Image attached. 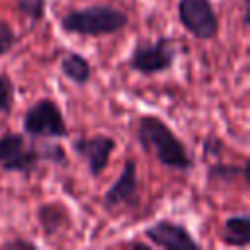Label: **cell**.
Segmentation results:
<instances>
[{"mask_svg": "<svg viewBox=\"0 0 250 250\" xmlns=\"http://www.w3.org/2000/svg\"><path fill=\"white\" fill-rule=\"evenodd\" d=\"M135 139L139 146L148 152L158 164L170 170L189 172L193 158L182 139L158 115H141L135 121Z\"/></svg>", "mask_w": 250, "mask_h": 250, "instance_id": "obj_1", "label": "cell"}, {"mask_svg": "<svg viewBox=\"0 0 250 250\" xmlns=\"http://www.w3.org/2000/svg\"><path fill=\"white\" fill-rule=\"evenodd\" d=\"M129 23L125 10L111 4H92L86 8L68 10L61 16L59 25L64 33L82 37H107L123 31Z\"/></svg>", "mask_w": 250, "mask_h": 250, "instance_id": "obj_2", "label": "cell"}, {"mask_svg": "<svg viewBox=\"0 0 250 250\" xmlns=\"http://www.w3.org/2000/svg\"><path fill=\"white\" fill-rule=\"evenodd\" d=\"M176 43L170 37H156V39H141L135 43L127 66L133 72L143 76H154L170 70L176 62Z\"/></svg>", "mask_w": 250, "mask_h": 250, "instance_id": "obj_3", "label": "cell"}, {"mask_svg": "<svg viewBox=\"0 0 250 250\" xmlns=\"http://www.w3.org/2000/svg\"><path fill=\"white\" fill-rule=\"evenodd\" d=\"M21 127H23V133L35 141L68 137L66 119L59 104L53 102L51 98H41L35 104H31L23 113Z\"/></svg>", "mask_w": 250, "mask_h": 250, "instance_id": "obj_4", "label": "cell"}, {"mask_svg": "<svg viewBox=\"0 0 250 250\" xmlns=\"http://www.w3.org/2000/svg\"><path fill=\"white\" fill-rule=\"evenodd\" d=\"M41 162L39 141L29 139L25 133H2L0 135V168L21 176H31Z\"/></svg>", "mask_w": 250, "mask_h": 250, "instance_id": "obj_5", "label": "cell"}, {"mask_svg": "<svg viewBox=\"0 0 250 250\" xmlns=\"http://www.w3.org/2000/svg\"><path fill=\"white\" fill-rule=\"evenodd\" d=\"M178 21L199 41H211L219 35V16L211 0H178Z\"/></svg>", "mask_w": 250, "mask_h": 250, "instance_id": "obj_6", "label": "cell"}, {"mask_svg": "<svg viewBox=\"0 0 250 250\" xmlns=\"http://www.w3.org/2000/svg\"><path fill=\"white\" fill-rule=\"evenodd\" d=\"M72 150L76 156H80L84 160V164L88 166V172L92 178H100L107 164L109 158L117 146V141L111 135H104V133H96V135H82L76 137L70 143Z\"/></svg>", "mask_w": 250, "mask_h": 250, "instance_id": "obj_7", "label": "cell"}, {"mask_svg": "<svg viewBox=\"0 0 250 250\" xmlns=\"http://www.w3.org/2000/svg\"><path fill=\"white\" fill-rule=\"evenodd\" d=\"M141 195H139V174H137V162L133 158H127L117 180L105 189L102 197V205L107 211H119V209H135L139 207Z\"/></svg>", "mask_w": 250, "mask_h": 250, "instance_id": "obj_8", "label": "cell"}, {"mask_svg": "<svg viewBox=\"0 0 250 250\" xmlns=\"http://www.w3.org/2000/svg\"><path fill=\"white\" fill-rule=\"evenodd\" d=\"M143 236L152 246L164 250H197L201 246L182 223H176L172 219H160L148 225L143 230Z\"/></svg>", "mask_w": 250, "mask_h": 250, "instance_id": "obj_9", "label": "cell"}, {"mask_svg": "<svg viewBox=\"0 0 250 250\" xmlns=\"http://www.w3.org/2000/svg\"><path fill=\"white\" fill-rule=\"evenodd\" d=\"M59 68H61L62 76L70 84H74V86H86V84H90L92 74H94V68H92L90 61L84 55L74 53V51H68V53H64L61 57Z\"/></svg>", "mask_w": 250, "mask_h": 250, "instance_id": "obj_10", "label": "cell"}, {"mask_svg": "<svg viewBox=\"0 0 250 250\" xmlns=\"http://www.w3.org/2000/svg\"><path fill=\"white\" fill-rule=\"evenodd\" d=\"M207 184L221 188V186H234L238 180L248 186V162L244 160L242 164H225V162H215L207 168Z\"/></svg>", "mask_w": 250, "mask_h": 250, "instance_id": "obj_11", "label": "cell"}, {"mask_svg": "<svg viewBox=\"0 0 250 250\" xmlns=\"http://www.w3.org/2000/svg\"><path fill=\"white\" fill-rule=\"evenodd\" d=\"M219 236L227 246L246 248L250 244V215L248 213H238V215L227 217Z\"/></svg>", "mask_w": 250, "mask_h": 250, "instance_id": "obj_12", "label": "cell"}, {"mask_svg": "<svg viewBox=\"0 0 250 250\" xmlns=\"http://www.w3.org/2000/svg\"><path fill=\"white\" fill-rule=\"evenodd\" d=\"M37 221H39V227L43 229L45 236H53L55 232H59L66 223H68V213L66 209L53 201V203H43L39 209H37Z\"/></svg>", "mask_w": 250, "mask_h": 250, "instance_id": "obj_13", "label": "cell"}, {"mask_svg": "<svg viewBox=\"0 0 250 250\" xmlns=\"http://www.w3.org/2000/svg\"><path fill=\"white\" fill-rule=\"evenodd\" d=\"M16 102V84L8 72H0V115H10Z\"/></svg>", "mask_w": 250, "mask_h": 250, "instance_id": "obj_14", "label": "cell"}, {"mask_svg": "<svg viewBox=\"0 0 250 250\" xmlns=\"http://www.w3.org/2000/svg\"><path fill=\"white\" fill-rule=\"evenodd\" d=\"M45 8H47V0H16V10L33 23L43 20Z\"/></svg>", "mask_w": 250, "mask_h": 250, "instance_id": "obj_15", "label": "cell"}, {"mask_svg": "<svg viewBox=\"0 0 250 250\" xmlns=\"http://www.w3.org/2000/svg\"><path fill=\"white\" fill-rule=\"evenodd\" d=\"M16 41H18V37H16L12 25L6 20H0V59L14 49Z\"/></svg>", "mask_w": 250, "mask_h": 250, "instance_id": "obj_16", "label": "cell"}, {"mask_svg": "<svg viewBox=\"0 0 250 250\" xmlns=\"http://www.w3.org/2000/svg\"><path fill=\"white\" fill-rule=\"evenodd\" d=\"M0 246L4 248H37V244L33 240H25V238H14V240H6Z\"/></svg>", "mask_w": 250, "mask_h": 250, "instance_id": "obj_17", "label": "cell"}, {"mask_svg": "<svg viewBox=\"0 0 250 250\" xmlns=\"http://www.w3.org/2000/svg\"><path fill=\"white\" fill-rule=\"evenodd\" d=\"M221 146H223V143H221V139H217V137H209L205 143H203V150L207 152V154H215V156H219V150H221Z\"/></svg>", "mask_w": 250, "mask_h": 250, "instance_id": "obj_18", "label": "cell"}, {"mask_svg": "<svg viewBox=\"0 0 250 250\" xmlns=\"http://www.w3.org/2000/svg\"><path fill=\"white\" fill-rule=\"evenodd\" d=\"M248 4H250V0H242V23H244V27L248 25V18H250Z\"/></svg>", "mask_w": 250, "mask_h": 250, "instance_id": "obj_19", "label": "cell"}]
</instances>
